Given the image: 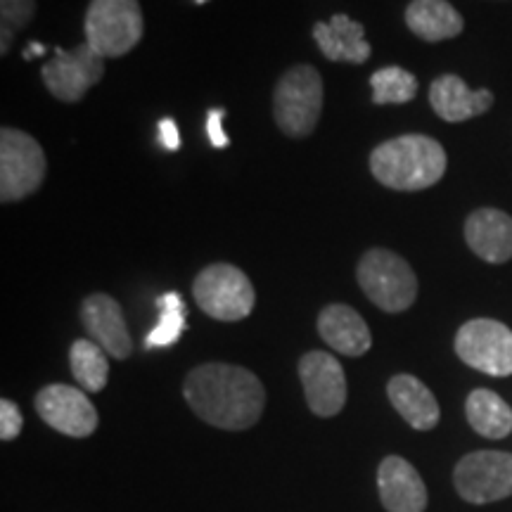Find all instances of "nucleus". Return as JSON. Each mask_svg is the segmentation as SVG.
I'll return each mask as SVG.
<instances>
[{"instance_id":"obj_20","label":"nucleus","mask_w":512,"mask_h":512,"mask_svg":"<svg viewBox=\"0 0 512 512\" xmlns=\"http://www.w3.org/2000/svg\"><path fill=\"white\" fill-rule=\"evenodd\" d=\"M406 24L415 36L427 43L448 41L465 29L463 17L446 0H413L406 8Z\"/></svg>"},{"instance_id":"obj_14","label":"nucleus","mask_w":512,"mask_h":512,"mask_svg":"<svg viewBox=\"0 0 512 512\" xmlns=\"http://www.w3.org/2000/svg\"><path fill=\"white\" fill-rule=\"evenodd\" d=\"M377 491L387 512H425L430 501L420 472L401 456H387L377 467Z\"/></svg>"},{"instance_id":"obj_12","label":"nucleus","mask_w":512,"mask_h":512,"mask_svg":"<svg viewBox=\"0 0 512 512\" xmlns=\"http://www.w3.org/2000/svg\"><path fill=\"white\" fill-rule=\"evenodd\" d=\"M299 380L306 406L318 418H335L347 403V375L328 351H309L299 358Z\"/></svg>"},{"instance_id":"obj_30","label":"nucleus","mask_w":512,"mask_h":512,"mask_svg":"<svg viewBox=\"0 0 512 512\" xmlns=\"http://www.w3.org/2000/svg\"><path fill=\"white\" fill-rule=\"evenodd\" d=\"M195 3H197V5H202V3H207V0H195Z\"/></svg>"},{"instance_id":"obj_27","label":"nucleus","mask_w":512,"mask_h":512,"mask_svg":"<svg viewBox=\"0 0 512 512\" xmlns=\"http://www.w3.org/2000/svg\"><path fill=\"white\" fill-rule=\"evenodd\" d=\"M223 117H226V110L223 107H216V110H211L207 114V133H209V140L211 145L219 147V150H223V147H228V136L226 131H223Z\"/></svg>"},{"instance_id":"obj_1","label":"nucleus","mask_w":512,"mask_h":512,"mask_svg":"<svg viewBox=\"0 0 512 512\" xmlns=\"http://www.w3.org/2000/svg\"><path fill=\"white\" fill-rule=\"evenodd\" d=\"M183 396L197 418L228 432L254 427L266 408V389L259 377L230 363L192 368L183 382Z\"/></svg>"},{"instance_id":"obj_19","label":"nucleus","mask_w":512,"mask_h":512,"mask_svg":"<svg viewBox=\"0 0 512 512\" xmlns=\"http://www.w3.org/2000/svg\"><path fill=\"white\" fill-rule=\"evenodd\" d=\"M387 396L389 401H392V406L396 408V413H399L413 430L430 432L439 425V403L418 377L406 373L394 375L387 384Z\"/></svg>"},{"instance_id":"obj_18","label":"nucleus","mask_w":512,"mask_h":512,"mask_svg":"<svg viewBox=\"0 0 512 512\" xmlns=\"http://www.w3.org/2000/svg\"><path fill=\"white\" fill-rule=\"evenodd\" d=\"M313 38L330 62L363 64L373 55L363 24L347 15H332L330 22L313 24Z\"/></svg>"},{"instance_id":"obj_6","label":"nucleus","mask_w":512,"mask_h":512,"mask_svg":"<svg viewBox=\"0 0 512 512\" xmlns=\"http://www.w3.org/2000/svg\"><path fill=\"white\" fill-rule=\"evenodd\" d=\"M192 297L209 318L238 323L252 313L256 292L245 271L233 264H211L192 283Z\"/></svg>"},{"instance_id":"obj_26","label":"nucleus","mask_w":512,"mask_h":512,"mask_svg":"<svg viewBox=\"0 0 512 512\" xmlns=\"http://www.w3.org/2000/svg\"><path fill=\"white\" fill-rule=\"evenodd\" d=\"M24 427V415L19 411V406L15 401L3 399L0 401V439L3 441H12L19 437Z\"/></svg>"},{"instance_id":"obj_11","label":"nucleus","mask_w":512,"mask_h":512,"mask_svg":"<svg viewBox=\"0 0 512 512\" xmlns=\"http://www.w3.org/2000/svg\"><path fill=\"white\" fill-rule=\"evenodd\" d=\"M36 413L55 432L74 439H86L98 430V411L83 389L69 384H48L34 399Z\"/></svg>"},{"instance_id":"obj_28","label":"nucleus","mask_w":512,"mask_h":512,"mask_svg":"<svg viewBox=\"0 0 512 512\" xmlns=\"http://www.w3.org/2000/svg\"><path fill=\"white\" fill-rule=\"evenodd\" d=\"M159 138H162V143L166 150H178L181 147V133H178V126L174 119H162L159 121Z\"/></svg>"},{"instance_id":"obj_24","label":"nucleus","mask_w":512,"mask_h":512,"mask_svg":"<svg viewBox=\"0 0 512 512\" xmlns=\"http://www.w3.org/2000/svg\"><path fill=\"white\" fill-rule=\"evenodd\" d=\"M159 323L157 328L147 335V349L171 347L185 330V302L181 294L169 292L159 297Z\"/></svg>"},{"instance_id":"obj_7","label":"nucleus","mask_w":512,"mask_h":512,"mask_svg":"<svg viewBox=\"0 0 512 512\" xmlns=\"http://www.w3.org/2000/svg\"><path fill=\"white\" fill-rule=\"evenodd\" d=\"M46 152L29 133L5 126L0 131V202L34 195L46 181Z\"/></svg>"},{"instance_id":"obj_29","label":"nucleus","mask_w":512,"mask_h":512,"mask_svg":"<svg viewBox=\"0 0 512 512\" xmlns=\"http://www.w3.org/2000/svg\"><path fill=\"white\" fill-rule=\"evenodd\" d=\"M43 53H46V48H43L41 43H31V46H27V50H24V60H31V57L43 55Z\"/></svg>"},{"instance_id":"obj_25","label":"nucleus","mask_w":512,"mask_h":512,"mask_svg":"<svg viewBox=\"0 0 512 512\" xmlns=\"http://www.w3.org/2000/svg\"><path fill=\"white\" fill-rule=\"evenodd\" d=\"M36 0H0V31H3V43H0V55H8L12 46V36L24 29L34 19Z\"/></svg>"},{"instance_id":"obj_4","label":"nucleus","mask_w":512,"mask_h":512,"mask_svg":"<svg viewBox=\"0 0 512 512\" xmlns=\"http://www.w3.org/2000/svg\"><path fill=\"white\" fill-rule=\"evenodd\" d=\"M323 112V79L311 64H297L287 69L275 83L273 119L280 131L290 138H304L313 133Z\"/></svg>"},{"instance_id":"obj_3","label":"nucleus","mask_w":512,"mask_h":512,"mask_svg":"<svg viewBox=\"0 0 512 512\" xmlns=\"http://www.w3.org/2000/svg\"><path fill=\"white\" fill-rule=\"evenodd\" d=\"M356 280L370 302L387 313L411 309L418 299V278L411 264L389 249H368L358 261Z\"/></svg>"},{"instance_id":"obj_13","label":"nucleus","mask_w":512,"mask_h":512,"mask_svg":"<svg viewBox=\"0 0 512 512\" xmlns=\"http://www.w3.org/2000/svg\"><path fill=\"white\" fill-rule=\"evenodd\" d=\"M81 323L95 344L112 358L126 361L133 354V339L128 335L124 311L110 294H91L81 304Z\"/></svg>"},{"instance_id":"obj_15","label":"nucleus","mask_w":512,"mask_h":512,"mask_svg":"<svg viewBox=\"0 0 512 512\" xmlns=\"http://www.w3.org/2000/svg\"><path fill=\"white\" fill-rule=\"evenodd\" d=\"M318 335L337 354L358 358L373 347L366 320L347 304H330L318 313Z\"/></svg>"},{"instance_id":"obj_21","label":"nucleus","mask_w":512,"mask_h":512,"mask_svg":"<svg viewBox=\"0 0 512 512\" xmlns=\"http://www.w3.org/2000/svg\"><path fill=\"white\" fill-rule=\"evenodd\" d=\"M465 415L472 430L486 439H503L512 432V408L491 389H475L467 396Z\"/></svg>"},{"instance_id":"obj_23","label":"nucleus","mask_w":512,"mask_h":512,"mask_svg":"<svg viewBox=\"0 0 512 512\" xmlns=\"http://www.w3.org/2000/svg\"><path fill=\"white\" fill-rule=\"evenodd\" d=\"M375 105H406L418 95V79L403 67H382L370 76Z\"/></svg>"},{"instance_id":"obj_8","label":"nucleus","mask_w":512,"mask_h":512,"mask_svg":"<svg viewBox=\"0 0 512 512\" xmlns=\"http://www.w3.org/2000/svg\"><path fill=\"white\" fill-rule=\"evenodd\" d=\"M453 486L467 503L486 505L512 496V453L475 451L458 460Z\"/></svg>"},{"instance_id":"obj_2","label":"nucleus","mask_w":512,"mask_h":512,"mask_svg":"<svg viewBox=\"0 0 512 512\" xmlns=\"http://www.w3.org/2000/svg\"><path fill=\"white\" fill-rule=\"evenodd\" d=\"M446 150L430 136H401L377 145L370 155V171L384 188L427 190L446 174Z\"/></svg>"},{"instance_id":"obj_16","label":"nucleus","mask_w":512,"mask_h":512,"mask_svg":"<svg viewBox=\"0 0 512 512\" xmlns=\"http://www.w3.org/2000/svg\"><path fill=\"white\" fill-rule=\"evenodd\" d=\"M465 240L479 259L505 264L512 259V216L501 209H477L465 221Z\"/></svg>"},{"instance_id":"obj_17","label":"nucleus","mask_w":512,"mask_h":512,"mask_svg":"<svg viewBox=\"0 0 512 512\" xmlns=\"http://www.w3.org/2000/svg\"><path fill=\"white\" fill-rule=\"evenodd\" d=\"M430 105L439 119L458 124V121H467L489 112L491 105H494V95H491V91H486V88L472 91L460 76L444 74L432 81Z\"/></svg>"},{"instance_id":"obj_10","label":"nucleus","mask_w":512,"mask_h":512,"mask_svg":"<svg viewBox=\"0 0 512 512\" xmlns=\"http://www.w3.org/2000/svg\"><path fill=\"white\" fill-rule=\"evenodd\" d=\"M105 76V57L81 43L74 50L55 48V55L43 64L41 79L48 93L60 102H79Z\"/></svg>"},{"instance_id":"obj_5","label":"nucleus","mask_w":512,"mask_h":512,"mask_svg":"<svg viewBox=\"0 0 512 512\" xmlns=\"http://www.w3.org/2000/svg\"><path fill=\"white\" fill-rule=\"evenodd\" d=\"M86 43L102 57L128 55L145 34L138 0H91L83 19Z\"/></svg>"},{"instance_id":"obj_22","label":"nucleus","mask_w":512,"mask_h":512,"mask_svg":"<svg viewBox=\"0 0 512 512\" xmlns=\"http://www.w3.org/2000/svg\"><path fill=\"white\" fill-rule=\"evenodd\" d=\"M107 351L95 344L93 339H76L69 349V366H72L74 380L79 382L83 392L98 394L110 382V361Z\"/></svg>"},{"instance_id":"obj_9","label":"nucleus","mask_w":512,"mask_h":512,"mask_svg":"<svg viewBox=\"0 0 512 512\" xmlns=\"http://www.w3.org/2000/svg\"><path fill=\"white\" fill-rule=\"evenodd\" d=\"M456 354L479 373L508 377L512 375V330L491 318L467 320L456 335Z\"/></svg>"}]
</instances>
